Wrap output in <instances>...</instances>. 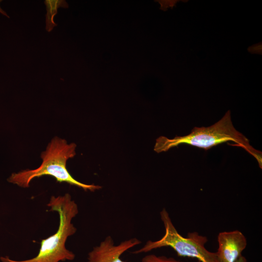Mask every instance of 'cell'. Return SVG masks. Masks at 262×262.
I'll return each mask as SVG.
<instances>
[{
  "instance_id": "8fae6325",
  "label": "cell",
  "mask_w": 262,
  "mask_h": 262,
  "mask_svg": "<svg viewBox=\"0 0 262 262\" xmlns=\"http://www.w3.org/2000/svg\"><path fill=\"white\" fill-rule=\"evenodd\" d=\"M234 262H246V258L241 255L236 261Z\"/></svg>"
},
{
  "instance_id": "4fadbf2b",
  "label": "cell",
  "mask_w": 262,
  "mask_h": 262,
  "mask_svg": "<svg viewBox=\"0 0 262 262\" xmlns=\"http://www.w3.org/2000/svg\"><path fill=\"white\" fill-rule=\"evenodd\" d=\"M200 262V261H198V262Z\"/></svg>"
},
{
  "instance_id": "52a82bcc",
  "label": "cell",
  "mask_w": 262,
  "mask_h": 262,
  "mask_svg": "<svg viewBox=\"0 0 262 262\" xmlns=\"http://www.w3.org/2000/svg\"><path fill=\"white\" fill-rule=\"evenodd\" d=\"M44 2L47 10L45 15L46 30L48 32H50L54 27L57 26L54 17L58 13V9L61 7L67 8L68 4L65 0H45Z\"/></svg>"
},
{
  "instance_id": "7c38bea8",
  "label": "cell",
  "mask_w": 262,
  "mask_h": 262,
  "mask_svg": "<svg viewBox=\"0 0 262 262\" xmlns=\"http://www.w3.org/2000/svg\"><path fill=\"white\" fill-rule=\"evenodd\" d=\"M2 1L1 0H0V2ZM0 13L2 15L6 16V17H7L8 18H9V16L7 14L6 12L5 11H4L0 7Z\"/></svg>"
},
{
  "instance_id": "6da1fadb",
  "label": "cell",
  "mask_w": 262,
  "mask_h": 262,
  "mask_svg": "<svg viewBox=\"0 0 262 262\" xmlns=\"http://www.w3.org/2000/svg\"><path fill=\"white\" fill-rule=\"evenodd\" d=\"M233 142L256 159L262 168V152L250 144L249 140L234 127L230 111H228L223 117L213 125L207 127H195L190 133L185 136L169 139L161 136L156 139L154 150L157 153L168 151L180 144H188L207 150L220 144Z\"/></svg>"
},
{
  "instance_id": "7a4b0ae2",
  "label": "cell",
  "mask_w": 262,
  "mask_h": 262,
  "mask_svg": "<svg viewBox=\"0 0 262 262\" xmlns=\"http://www.w3.org/2000/svg\"><path fill=\"white\" fill-rule=\"evenodd\" d=\"M76 148L75 143L68 144L65 139L55 137L49 143L46 150L41 153L42 163L38 168L12 173L7 180L19 187L28 188L34 178L49 175L55 178L57 182H66L85 191L94 192L100 189L99 185L87 184L77 180L68 171L66 162L75 156Z\"/></svg>"
},
{
  "instance_id": "30bf717a",
  "label": "cell",
  "mask_w": 262,
  "mask_h": 262,
  "mask_svg": "<svg viewBox=\"0 0 262 262\" xmlns=\"http://www.w3.org/2000/svg\"><path fill=\"white\" fill-rule=\"evenodd\" d=\"M161 4V9H165L168 6L174 5L176 1H158Z\"/></svg>"
},
{
  "instance_id": "3957f363",
  "label": "cell",
  "mask_w": 262,
  "mask_h": 262,
  "mask_svg": "<svg viewBox=\"0 0 262 262\" xmlns=\"http://www.w3.org/2000/svg\"><path fill=\"white\" fill-rule=\"evenodd\" d=\"M48 206L50 211L57 212L59 215V225L57 231L46 239H42L38 254L34 257L26 260L16 261L8 256L1 257L2 262H59L66 260L72 261L75 254L66 247L68 237L74 234L76 228L71 223L78 213V207L70 194L63 196H52Z\"/></svg>"
},
{
  "instance_id": "ba28073f",
  "label": "cell",
  "mask_w": 262,
  "mask_h": 262,
  "mask_svg": "<svg viewBox=\"0 0 262 262\" xmlns=\"http://www.w3.org/2000/svg\"><path fill=\"white\" fill-rule=\"evenodd\" d=\"M141 262H183L179 261L172 257L164 256H157L149 254L145 256L142 259Z\"/></svg>"
},
{
  "instance_id": "277c9868",
  "label": "cell",
  "mask_w": 262,
  "mask_h": 262,
  "mask_svg": "<svg viewBox=\"0 0 262 262\" xmlns=\"http://www.w3.org/2000/svg\"><path fill=\"white\" fill-rule=\"evenodd\" d=\"M165 232L157 241L148 240L133 254L147 253L163 247L172 248L179 256L195 258L201 262H220L215 252L208 251L205 247L208 241L206 237L197 232H189L186 237L181 236L173 225L169 213L164 208L160 213Z\"/></svg>"
},
{
  "instance_id": "8992f818",
  "label": "cell",
  "mask_w": 262,
  "mask_h": 262,
  "mask_svg": "<svg viewBox=\"0 0 262 262\" xmlns=\"http://www.w3.org/2000/svg\"><path fill=\"white\" fill-rule=\"evenodd\" d=\"M217 241L218 248L215 253L220 262H234L247 245L246 237L238 230L220 232Z\"/></svg>"
},
{
  "instance_id": "9c48e42d",
  "label": "cell",
  "mask_w": 262,
  "mask_h": 262,
  "mask_svg": "<svg viewBox=\"0 0 262 262\" xmlns=\"http://www.w3.org/2000/svg\"><path fill=\"white\" fill-rule=\"evenodd\" d=\"M248 50L251 53L262 54V45L261 44H255L248 48Z\"/></svg>"
},
{
  "instance_id": "5b68a950",
  "label": "cell",
  "mask_w": 262,
  "mask_h": 262,
  "mask_svg": "<svg viewBox=\"0 0 262 262\" xmlns=\"http://www.w3.org/2000/svg\"><path fill=\"white\" fill-rule=\"evenodd\" d=\"M141 243L139 239L132 238L115 245L112 237L107 236L89 252L87 262H125L121 260V255Z\"/></svg>"
}]
</instances>
